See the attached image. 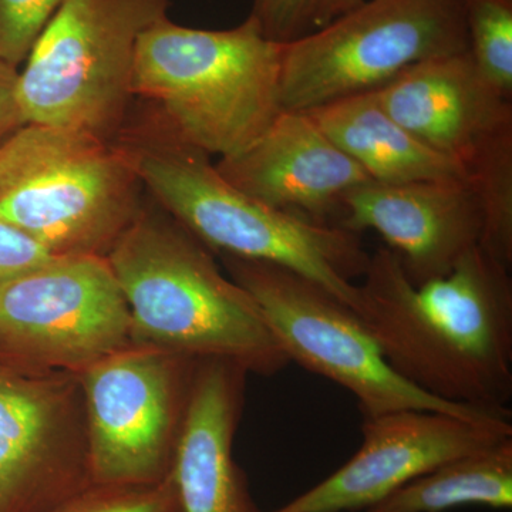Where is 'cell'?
Listing matches in <instances>:
<instances>
[{
	"mask_svg": "<svg viewBox=\"0 0 512 512\" xmlns=\"http://www.w3.org/2000/svg\"><path fill=\"white\" fill-rule=\"evenodd\" d=\"M18 67L0 59V144L25 126L20 110Z\"/></svg>",
	"mask_w": 512,
	"mask_h": 512,
	"instance_id": "cell-24",
	"label": "cell"
},
{
	"mask_svg": "<svg viewBox=\"0 0 512 512\" xmlns=\"http://www.w3.org/2000/svg\"><path fill=\"white\" fill-rule=\"evenodd\" d=\"M463 507L510 510L512 437L441 464L365 512H447Z\"/></svg>",
	"mask_w": 512,
	"mask_h": 512,
	"instance_id": "cell-18",
	"label": "cell"
},
{
	"mask_svg": "<svg viewBox=\"0 0 512 512\" xmlns=\"http://www.w3.org/2000/svg\"><path fill=\"white\" fill-rule=\"evenodd\" d=\"M466 52L460 0H362L282 45V110L373 92L413 64Z\"/></svg>",
	"mask_w": 512,
	"mask_h": 512,
	"instance_id": "cell-8",
	"label": "cell"
},
{
	"mask_svg": "<svg viewBox=\"0 0 512 512\" xmlns=\"http://www.w3.org/2000/svg\"><path fill=\"white\" fill-rule=\"evenodd\" d=\"M282 45L251 16L237 28L192 29L168 16L141 33L131 94L208 156H237L282 113Z\"/></svg>",
	"mask_w": 512,
	"mask_h": 512,
	"instance_id": "cell-4",
	"label": "cell"
},
{
	"mask_svg": "<svg viewBox=\"0 0 512 512\" xmlns=\"http://www.w3.org/2000/svg\"><path fill=\"white\" fill-rule=\"evenodd\" d=\"M47 512H181L171 473L156 484H92Z\"/></svg>",
	"mask_w": 512,
	"mask_h": 512,
	"instance_id": "cell-20",
	"label": "cell"
},
{
	"mask_svg": "<svg viewBox=\"0 0 512 512\" xmlns=\"http://www.w3.org/2000/svg\"><path fill=\"white\" fill-rule=\"evenodd\" d=\"M362 0H315L311 15V30L322 28L330 20L355 8ZM309 30V32H311Z\"/></svg>",
	"mask_w": 512,
	"mask_h": 512,
	"instance_id": "cell-25",
	"label": "cell"
},
{
	"mask_svg": "<svg viewBox=\"0 0 512 512\" xmlns=\"http://www.w3.org/2000/svg\"><path fill=\"white\" fill-rule=\"evenodd\" d=\"M200 362L136 343L77 373L93 484H156L171 473Z\"/></svg>",
	"mask_w": 512,
	"mask_h": 512,
	"instance_id": "cell-10",
	"label": "cell"
},
{
	"mask_svg": "<svg viewBox=\"0 0 512 512\" xmlns=\"http://www.w3.org/2000/svg\"><path fill=\"white\" fill-rule=\"evenodd\" d=\"M215 168L254 200L322 224L339 218L345 195L370 181L306 111H282L255 143Z\"/></svg>",
	"mask_w": 512,
	"mask_h": 512,
	"instance_id": "cell-15",
	"label": "cell"
},
{
	"mask_svg": "<svg viewBox=\"0 0 512 512\" xmlns=\"http://www.w3.org/2000/svg\"><path fill=\"white\" fill-rule=\"evenodd\" d=\"M362 446L348 463L272 512L366 511L456 458L512 437L510 417L404 409L365 417Z\"/></svg>",
	"mask_w": 512,
	"mask_h": 512,
	"instance_id": "cell-13",
	"label": "cell"
},
{
	"mask_svg": "<svg viewBox=\"0 0 512 512\" xmlns=\"http://www.w3.org/2000/svg\"><path fill=\"white\" fill-rule=\"evenodd\" d=\"M373 92L400 126L463 168L483 211L481 247L511 259L512 100L468 52L413 64Z\"/></svg>",
	"mask_w": 512,
	"mask_h": 512,
	"instance_id": "cell-7",
	"label": "cell"
},
{
	"mask_svg": "<svg viewBox=\"0 0 512 512\" xmlns=\"http://www.w3.org/2000/svg\"><path fill=\"white\" fill-rule=\"evenodd\" d=\"M338 225L377 232L414 285L447 275L484 231L480 202L464 181H367L343 198Z\"/></svg>",
	"mask_w": 512,
	"mask_h": 512,
	"instance_id": "cell-14",
	"label": "cell"
},
{
	"mask_svg": "<svg viewBox=\"0 0 512 512\" xmlns=\"http://www.w3.org/2000/svg\"><path fill=\"white\" fill-rule=\"evenodd\" d=\"M363 171L383 184L464 181L460 165L431 150L380 106L375 92L353 94L306 111Z\"/></svg>",
	"mask_w": 512,
	"mask_h": 512,
	"instance_id": "cell-17",
	"label": "cell"
},
{
	"mask_svg": "<svg viewBox=\"0 0 512 512\" xmlns=\"http://www.w3.org/2000/svg\"><path fill=\"white\" fill-rule=\"evenodd\" d=\"M468 53L478 72L512 100V0H460Z\"/></svg>",
	"mask_w": 512,
	"mask_h": 512,
	"instance_id": "cell-19",
	"label": "cell"
},
{
	"mask_svg": "<svg viewBox=\"0 0 512 512\" xmlns=\"http://www.w3.org/2000/svg\"><path fill=\"white\" fill-rule=\"evenodd\" d=\"M315 0H252L251 18L268 39L288 43L311 30Z\"/></svg>",
	"mask_w": 512,
	"mask_h": 512,
	"instance_id": "cell-22",
	"label": "cell"
},
{
	"mask_svg": "<svg viewBox=\"0 0 512 512\" xmlns=\"http://www.w3.org/2000/svg\"><path fill=\"white\" fill-rule=\"evenodd\" d=\"M158 208L143 205L106 256L137 342L264 376L285 369L288 359L247 289L222 274L210 248Z\"/></svg>",
	"mask_w": 512,
	"mask_h": 512,
	"instance_id": "cell-3",
	"label": "cell"
},
{
	"mask_svg": "<svg viewBox=\"0 0 512 512\" xmlns=\"http://www.w3.org/2000/svg\"><path fill=\"white\" fill-rule=\"evenodd\" d=\"M66 0H0V59L18 67Z\"/></svg>",
	"mask_w": 512,
	"mask_h": 512,
	"instance_id": "cell-21",
	"label": "cell"
},
{
	"mask_svg": "<svg viewBox=\"0 0 512 512\" xmlns=\"http://www.w3.org/2000/svg\"><path fill=\"white\" fill-rule=\"evenodd\" d=\"M229 276L247 289L288 362L349 390L365 417L419 409L495 416L444 402L403 379L363 319L305 276L266 262L224 256Z\"/></svg>",
	"mask_w": 512,
	"mask_h": 512,
	"instance_id": "cell-9",
	"label": "cell"
},
{
	"mask_svg": "<svg viewBox=\"0 0 512 512\" xmlns=\"http://www.w3.org/2000/svg\"><path fill=\"white\" fill-rule=\"evenodd\" d=\"M55 255L35 239L0 221V288L16 276L46 264Z\"/></svg>",
	"mask_w": 512,
	"mask_h": 512,
	"instance_id": "cell-23",
	"label": "cell"
},
{
	"mask_svg": "<svg viewBox=\"0 0 512 512\" xmlns=\"http://www.w3.org/2000/svg\"><path fill=\"white\" fill-rule=\"evenodd\" d=\"M133 319L104 256H56L0 288V363L77 373L136 345Z\"/></svg>",
	"mask_w": 512,
	"mask_h": 512,
	"instance_id": "cell-11",
	"label": "cell"
},
{
	"mask_svg": "<svg viewBox=\"0 0 512 512\" xmlns=\"http://www.w3.org/2000/svg\"><path fill=\"white\" fill-rule=\"evenodd\" d=\"M359 295L357 315L403 379L444 402L511 419V266L478 245L447 275L414 285L399 256L380 248Z\"/></svg>",
	"mask_w": 512,
	"mask_h": 512,
	"instance_id": "cell-1",
	"label": "cell"
},
{
	"mask_svg": "<svg viewBox=\"0 0 512 512\" xmlns=\"http://www.w3.org/2000/svg\"><path fill=\"white\" fill-rule=\"evenodd\" d=\"M245 375L225 360L197 367L171 467L181 512H261L232 453Z\"/></svg>",
	"mask_w": 512,
	"mask_h": 512,
	"instance_id": "cell-16",
	"label": "cell"
},
{
	"mask_svg": "<svg viewBox=\"0 0 512 512\" xmlns=\"http://www.w3.org/2000/svg\"><path fill=\"white\" fill-rule=\"evenodd\" d=\"M92 484L77 376L0 363V512H47Z\"/></svg>",
	"mask_w": 512,
	"mask_h": 512,
	"instance_id": "cell-12",
	"label": "cell"
},
{
	"mask_svg": "<svg viewBox=\"0 0 512 512\" xmlns=\"http://www.w3.org/2000/svg\"><path fill=\"white\" fill-rule=\"evenodd\" d=\"M114 141L28 124L0 144V221L55 256H104L143 207Z\"/></svg>",
	"mask_w": 512,
	"mask_h": 512,
	"instance_id": "cell-5",
	"label": "cell"
},
{
	"mask_svg": "<svg viewBox=\"0 0 512 512\" xmlns=\"http://www.w3.org/2000/svg\"><path fill=\"white\" fill-rule=\"evenodd\" d=\"M170 0H66L19 73L25 126L67 128L111 141L130 116L141 33Z\"/></svg>",
	"mask_w": 512,
	"mask_h": 512,
	"instance_id": "cell-6",
	"label": "cell"
},
{
	"mask_svg": "<svg viewBox=\"0 0 512 512\" xmlns=\"http://www.w3.org/2000/svg\"><path fill=\"white\" fill-rule=\"evenodd\" d=\"M161 210L205 247L311 279L357 313V279L370 254L356 232L276 210L227 183L211 156L174 133L156 110L113 138Z\"/></svg>",
	"mask_w": 512,
	"mask_h": 512,
	"instance_id": "cell-2",
	"label": "cell"
}]
</instances>
